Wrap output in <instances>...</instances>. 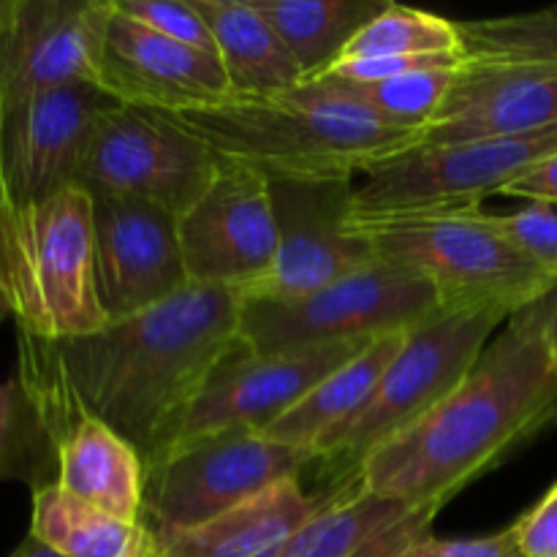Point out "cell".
Instances as JSON below:
<instances>
[{
  "instance_id": "obj_1",
  "label": "cell",
  "mask_w": 557,
  "mask_h": 557,
  "mask_svg": "<svg viewBox=\"0 0 557 557\" xmlns=\"http://www.w3.org/2000/svg\"><path fill=\"white\" fill-rule=\"evenodd\" d=\"M239 315L243 297L234 288L188 286L92 335L44 341L16 330V381L52 446L90 417L147 462L212 370L243 346Z\"/></svg>"
},
{
  "instance_id": "obj_2",
  "label": "cell",
  "mask_w": 557,
  "mask_h": 557,
  "mask_svg": "<svg viewBox=\"0 0 557 557\" xmlns=\"http://www.w3.org/2000/svg\"><path fill=\"white\" fill-rule=\"evenodd\" d=\"M557 424V364L539 337L504 324L482 359L419 422L375 446L354 487L435 520L473 482Z\"/></svg>"
},
{
  "instance_id": "obj_3",
  "label": "cell",
  "mask_w": 557,
  "mask_h": 557,
  "mask_svg": "<svg viewBox=\"0 0 557 557\" xmlns=\"http://www.w3.org/2000/svg\"><path fill=\"white\" fill-rule=\"evenodd\" d=\"M163 117L215 156L248 163L270 180L357 177L422 145V131L381 123L326 82H302L281 96L228 98L218 107Z\"/></svg>"
},
{
  "instance_id": "obj_4",
  "label": "cell",
  "mask_w": 557,
  "mask_h": 557,
  "mask_svg": "<svg viewBox=\"0 0 557 557\" xmlns=\"http://www.w3.org/2000/svg\"><path fill=\"white\" fill-rule=\"evenodd\" d=\"M509 319L506 310L487 305H441L408 330L368 406L315 446V466L330 479L326 490L351 482L375 446L395 438L449 397L482 359L495 330Z\"/></svg>"
},
{
  "instance_id": "obj_5",
  "label": "cell",
  "mask_w": 557,
  "mask_h": 557,
  "mask_svg": "<svg viewBox=\"0 0 557 557\" xmlns=\"http://www.w3.org/2000/svg\"><path fill=\"white\" fill-rule=\"evenodd\" d=\"M348 228L368 239L375 259L433 283L441 305H487L515 315L555 283L495 232L484 207L351 218Z\"/></svg>"
},
{
  "instance_id": "obj_6",
  "label": "cell",
  "mask_w": 557,
  "mask_h": 557,
  "mask_svg": "<svg viewBox=\"0 0 557 557\" xmlns=\"http://www.w3.org/2000/svg\"><path fill=\"white\" fill-rule=\"evenodd\" d=\"M9 305L16 330L44 341L109 324L98 297L92 196L82 185L11 212Z\"/></svg>"
},
{
  "instance_id": "obj_7",
  "label": "cell",
  "mask_w": 557,
  "mask_h": 557,
  "mask_svg": "<svg viewBox=\"0 0 557 557\" xmlns=\"http://www.w3.org/2000/svg\"><path fill=\"white\" fill-rule=\"evenodd\" d=\"M441 308L433 283L389 261L368 267L305 297L281 302H243L239 343L250 351L324 346V343L373 341L408 332Z\"/></svg>"
},
{
  "instance_id": "obj_8",
  "label": "cell",
  "mask_w": 557,
  "mask_h": 557,
  "mask_svg": "<svg viewBox=\"0 0 557 557\" xmlns=\"http://www.w3.org/2000/svg\"><path fill=\"white\" fill-rule=\"evenodd\" d=\"M308 466H315L313 451L261 433L194 441L145 462L141 522L156 539L190 531L286 479H302Z\"/></svg>"
},
{
  "instance_id": "obj_9",
  "label": "cell",
  "mask_w": 557,
  "mask_h": 557,
  "mask_svg": "<svg viewBox=\"0 0 557 557\" xmlns=\"http://www.w3.org/2000/svg\"><path fill=\"white\" fill-rule=\"evenodd\" d=\"M553 156L557 123L528 134L408 152L370 169L368 180L354 188L351 218L484 207L487 196H498L504 185Z\"/></svg>"
},
{
  "instance_id": "obj_10",
  "label": "cell",
  "mask_w": 557,
  "mask_h": 557,
  "mask_svg": "<svg viewBox=\"0 0 557 557\" xmlns=\"http://www.w3.org/2000/svg\"><path fill=\"white\" fill-rule=\"evenodd\" d=\"M218 161L205 141L163 114L117 103L98 117L79 185L90 194L131 196L180 218L210 188Z\"/></svg>"
},
{
  "instance_id": "obj_11",
  "label": "cell",
  "mask_w": 557,
  "mask_h": 557,
  "mask_svg": "<svg viewBox=\"0 0 557 557\" xmlns=\"http://www.w3.org/2000/svg\"><path fill=\"white\" fill-rule=\"evenodd\" d=\"M373 341L324 343L283 351H250L239 346L212 370L156 457L210 435L261 433Z\"/></svg>"
},
{
  "instance_id": "obj_12",
  "label": "cell",
  "mask_w": 557,
  "mask_h": 557,
  "mask_svg": "<svg viewBox=\"0 0 557 557\" xmlns=\"http://www.w3.org/2000/svg\"><path fill=\"white\" fill-rule=\"evenodd\" d=\"M354 177L270 180L277 250L270 272L239 292L243 302L305 297L375 261L368 239L348 228Z\"/></svg>"
},
{
  "instance_id": "obj_13",
  "label": "cell",
  "mask_w": 557,
  "mask_h": 557,
  "mask_svg": "<svg viewBox=\"0 0 557 557\" xmlns=\"http://www.w3.org/2000/svg\"><path fill=\"white\" fill-rule=\"evenodd\" d=\"M177 228L190 286L245 292L275 261L277 223L270 177L248 163L221 158L210 188L177 218Z\"/></svg>"
},
{
  "instance_id": "obj_14",
  "label": "cell",
  "mask_w": 557,
  "mask_h": 557,
  "mask_svg": "<svg viewBox=\"0 0 557 557\" xmlns=\"http://www.w3.org/2000/svg\"><path fill=\"white\" fill-rule=\"evenodd\" d=\"M117 103L103 87L74 82L0 107V166L11 210L79 185L98 117Z\"/></svg>"
},
{
  "instance_id": "obj_15",
  "label": "cell",
  "mask_w": 557,
  "mask_h": 557,
  "mask_svg": "<svg viewBox=\"0 0 557 557\" xmlns=\"http://www.w3.org/2000/svg\"><path fill=\"white\" fill-rule=\"evenodd\" d=\"M90 196L98 297L109 321L156 308L190 286L172 212L131 196Z\"/></svg>"
},
{
  "instance_id": "obj_16",
  "label": "cell",
  "mask_w": 557,
  "mask_h": 557,
  "mask_svg": "<svg viewBox=\"0 0 557 557\" xmlns=\"http://www.w3.org/2000/svg\"><path fill=\"white\" fill-rule=\"evenodd\" d=\"M112 0H16L0 41V107L49 87H101Z\"/></svg>"
},
{
  "instance_id": "obj_17",
  "label": "cell",
  "mask_w": 557,
  "mask_h": 557,
  "mask_svg": "<svg viewBox=\"0 0 557 557\" xmlns=\"http://www.w3.org/2000/svg\"><path fill=\"white\" fill-rule=\"evenodd\" d=\"M101 87L147 112L180 114L228 101L226 71L218 54L147 30L114 9L103 38Z\"/></svg>"
},
{
  "instance_id": "obj_18",
  "label": "cell",
  "mask_w": 557,
  "mask_h": 557,
  "mask_svg": "<svg viewBox=\"0 0 557 557\" xmlns=\"http://www.w3.org/2000/svg\"><path fill=\"white\" fill-rule=\"evenodd\" d=\"M557 123V69L466 60L419 150L528 134Z\"/></svg>"
},
{
  "instance_id": "obj_19",
  "label": "cell",
  "mask_w": 557,
  "mask_h": 557,
  "mask_svg": "<svg viewBox=\"0 0 557 557\" xmlns=\"http://www.w3.org/2000/svg\"><path fill=\"white\" fill-rule=\"evenodd\" d=\"M343 490L308 493L299 479H286L205 525L156 539V557H283L294 536Z\"/></svg>"
},
{
  "instance_id": "obj_20",
  "label": "cell",
  "mask_w": 557,
  "mask_h": 557,
  "mask_svg": "<svg viewBox=\"0 0 557 557\" xmlns=\"http://www.w3.org/2000/svg\"><path fill=\"white\" fill-rule=\"evenodd\" d=\"M58 479L65 493L107 515L141 522L145 457L134 444L98 419H79L54 446Z\"/></svg>"
},
{
  "instance_id": "obj_21",
  "label": "cell",
  "mask_w": 557,
  "mask_h": 557,
  "mask_svg": "<svg viewBox=\"0 0 557 557\" xmlns=\"http://www.w3.org/2000/svg\"><path fill=\"white\" fill-rule=\"evenodd\" d=\"M215 38L234 98H272L302 85L286 44L250 0H194Z\"/></svg>"
},
{
  "instance_id": "obj_22",
  "label": "cell",
  "mask_w": 557,
  "mask_h": 557,
  "mask_svg": "<svg viewBox=\"0 0 557 557\" xmlns=\"http://www.w3.org/2000/svg\"><path fill=\"white\" fill-rule=\"evenodd\" d=\"M406 335L408 332H392V335L375 337L364 351H359L343 368H337L321 384H315L292 411L283 413L267 430H261V435L297 446V449L315 451V446L326 435L351 422L368 406L381 375L386 373L395 354L400 351Z\"/></svg>"
},
{
  "instance_id": "obj_23",
  "label": "cell",
  "mask_w": 557,
  "mask_h": 557,
  "mask_svg": "<svg viewBox=\"0 0 557 557\" xmlns=\"http://www.w3.org/2000/svg\"><path fill=\"white\" fill-rule=\"evenodd\" d=\"M27 536L60 557H156V536L145 522L107 515L58 482L33 487Z\"/></svg>"
},
{
  "instance_id": "obj_24",
  "label": "cell",
  "mask_w": 557,
  "mask_h": 557,
  "mask_svg": "<svg viewBox=\"0 0 557 557\" xmlns=\"http://www.w3.org/2000/svg\"><path fill=\"white\" fill-rule=\"evenodd\" d=\"M337 500L294 536L283 557H362L397 531H430L428 517L395 498L341 484Z\"/></svg>"
},
{
  "instance_id": "obj_25",
  "label": "cell",
  "mask_w": 557,
  "mask_h": 557,
  "mask_svg": "<svg viewBox=\"0 0 557 557\" xmlns=\"http://www.w3.org/2000/svg\"><path fill=\"white\" fill-rule=\"evenodd\" d=\"M272 25L302 82L330 69L351 38L386 9V0H250Z\"/></svg>"
},
{
  "instance_id": "obj_26",
  "label": "cell",
  "mask_w": 557,
  "mask_h": 557,
  "mask_svg": "<svg viewBox=\"0 0 557 557\" xmlns=\"http://www.w3.org/2000/svg\"><path fill=\"white\" fill-rule=\"evenodd\" d=\"M422 54H466L460 25L430 11L389 3L351 38L335 63L362 58H422Z\"/></svg>"
},
{
  "instance_id": "obj_27",
  "label": "cell",
  "mask_w": 557,
  "mask_h": 557,
  "mask_svg": "<svg viewBox=\"0 0 557 557\" xmlns=\"http://www.w3.org/2000/svg\"><path fill=\"white\" fill-rule=\"evenodd\" d=\"M468 60L557 69V5L457 22Z\"/></svg>"
},
{
  "instance_id": "obj_28",
  "label": "cell",
  "mask_w": 557,
  "mask_h": 557,
  "mask_svg": "<svg viewBox=\"0 0 557 557\" xmlns=\"http://www.w3.org/2000/svg\"><path fill=\"white\" fill-rule=\"evenodd\" d=\"M457 69L460 65L413 71V74L392 76V79L375 82V85H341V82H326V85L337 87L343 96L368 109L381 123L406 131H424L444 107Z\"/></svg>"
},
{
  "instance_id": "obj_29",
  "label": "cell",
  "mask_w": 557,
  "mask_h": 557,
  "mask_svg": "<svg viewBox=\"0 0 557 557\" xmlns=\"http://www.w3.org/2000/svg\"><path fill=\"white\" fill-rule=\"evenodd\" d=\"M58 468L54 446L49 444L30 400L20 381H0V482L41 487L49 484V468Z\"/></svg>"
},
{
  "instance_id": "obj_30",
  "label": "cell",
  "mask_w": 557,
  "mask_h": 557,
  "mask_svg": "<svg viewBox=\"0 0 557 557\" xmlns=\"http://www.w3.org/2000/svg\"><path fill=\"white\" fill-rule=\"evenodd\" d=\"M495 232L525 256L531 264L557 281V210L547 205H528L517 212H487Z\"/></svg>"
},
{
  "instance_id": "obj_31",
  "label": "cell",
  "mask_w": 557,
  "mask_h": 557,
  "mask_svg": "<svg viewBox=\"0 0 557 557\" xmlns=\"http://www.w3.org/2000/svg\"><path fill=\"white\" fill-rule=\"evenodd\" d=\"M114 9L158 36L218 54L210 25L194 0H114Z\"/></svg>"
},
{
  "instance_id": "obj_32",
  "label": "cell",
  "mask_w": 557,
  "mask_h": 557,
  "mask_svg": "<svg viewBox=\"0 0 557 557\" xmlns=\"http://www.w3.org/2000/svg\"><path fill=\"white\" fill-rule=\"evenodd\" d=\"M373 557H522L515 525L490 536L446 539L422 531Z\"/></svg>"
},
{
  "instance_id": "obj_33",
  "label": "cell",
  "mask_w": 557,
  "mask_h": 557,
  "mask_svg": "<svg viewBox=\"0 0 557 557\" xmlns=\"http://www.w3.org/2000/svg\"><path fill=\"white\" fill-rule=\"evenodd\" d=\"M522 557H557V484L515 522Z\"/></svg>"
},
{
  "instance_id": "obj_34",
  "label": "cell",
  "mask_w": 557,
  "mask_h": 557,
  "mask_svg": "<svg viewBox=\"0 0 557 557\" xmlns=\"http://www.w3.org/2000/svg\"><path fill=\"white\" fill-rule=\"evenodd\" d=\"M509 326L525 332V335L539 337V341L547 343L555 351L557 346V281L539 299H533L531 305H525L522 310H517L509 321Z\"/></svg>"
},
{
  "instance_id": "obj_35",
  "label": "cell",
  "mask_w": 557,
  "mask_h": 557,
  "mask_svg": "<svg viewBox=\"0 0 557 557\" xmlns=\"http://www.w3.org/2000/svg\"><path fill=\"white\" fill-rule=\"evenodd\" d=\"M498 196H515V199H525L531 205H557V156L547 158L539 166L528 169L517 180L500 188Z\"/></svg>"
},
{
  "instance_id": "obj_36",
  "label": "cell",
  "mask_w": 557,
  "mask_h": 557,
  "mask_svg": "<svg viewBox=\"0 0 557 557\" xmlns=\"http://www.w3.org/2000/svg\"><path fill=\"white\" fill-rule=\"evenodd\" d=\"M11 201L5 194L3 166H0V288L9 297V232H11Z\"/></svg>"
},
{
  "instance_id": "obj_37",
  "label": "cell",
  "mask_w": 557,
  "mask_h": 557,
  "mask_svg": "<svg viewBox=\"0 0 557 557\" xmlns=\"http://www.w3.org/2000/svg\"><path fill=\"white\" fill-rule=\"evenodd\" d=\"M9 557H60V555L52 553V549H49V547H44V544L36 542V539H33V536H27L25 542H22L20 547H16Z\"/></svg>"
},
{
  "instance_id": "obj_38",
  "label": "cell",
  "mask_w": 557,
  "mask_h": 557,
  "mask_svg": "<svg viewBox=\"0 0 557 557\" xmlns=\"http://www.w3.org/2000/svg\"><path fill=\"white\" fill-rule=\"evenodd\" d=\"M14 5H16V0H0V41H3L5 30H9V22H11V14H14Z\"/></svg>"
},
{
  "instance_id": "obj_39",
  "label": "cell",
  "mask_w": 557,
  "mask_h": 557,
  "mask_svg": "<svg viewBox=\"0 0 557 557\" xmlns=\"http://www.w3.org/2000/svg\"><path fill=\"white\" fill-rule=\"evenodd\" d=\"M5 315H11V305H9V297H5V292L0 288V321H3Z\"/></svg>"
},
{
  "instance_id": "obj_40",
  "label": "cell",
  "mask_w": 557,
  "mask_h": 557,
  "mask_svg": "<svg viewBox=\"0 0 557 557\" xmlns=\"http://www.w3.org/2000/svg\"><path fill=\"white\" fill-rule=\"evenodd\" d=\"M553 357H555V364H557V346H555V351H553Z\"/></svg>"
}]
</instances>
